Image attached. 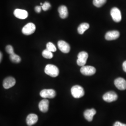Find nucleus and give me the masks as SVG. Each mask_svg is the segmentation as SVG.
Listing matches in <instances>:
<instances>
[{"instance_id":"f257e3e1","label":"nucleus","mask_w":126,"mask_h":126,"mask_svg":"<svg viewBox=\"0 0 126 126\" xmlns=\"http://www.w3.org/2000/svg\"><path fill=\"white\" fill-rule=\"evenodd\" d=\"M45 73L51 77H56L59 75V69L56 65L49 64L46 65L45 69Z\"/></svg>"},{"instance_id":"f03ea898","label":"nucleus","mask_w":126,"mask_h":126,"mask_svg":"<svg viewBox=\"0 0 126 126\" xmlns=\"http://www.w3.org/2000/svg\"><path fill=\"white\" fill-rule=\"evenodd\" d=\"M71 94L74 98L79 99L85 95V91L81 86L75 85L72 87Z\"/></svg>"},{"instance_id":"7ed1b4c3","label":"nucleus","mask_w":126,"mask_h":126,"mask_svg":"<svg viewBox=\"0 0 126 126\" xmlns=\"http://www.w3.org/2000/svg\"><path fill=\"white\" fill-rule=\"evenodd\" d=\"M88 58V54L86 51H81L78 55V59L77 63L79 66H83L86 64L87 59Z\"/></svg>"},{"instance_id":"20e7f679","label":"nucleus","mask_w":126,"mask_h":126,"mask_svg":"<svg viewBox=\"0 0 126 126\" xmlns=\"http://www.w3.org/2000/svg\"><path fill=\"white\" fill-rule=\"evenodd\" d=\"M36 26L34 23H28L23 27L22 33L25 35L29 36L34 33L36 31Z\"/></svg>"},{"instance_id":"39448f33","label":"nucleus","mask_w":126,"mask_h":126,"mask_svg":"<svg viewBox=\"0 0 126 126\" xmlns=\"http://www.w3.org/2000/svg\"><path fill=\"white\" fill-rule=\"evenodd\" d=\"M96 72L95 68L92 66H83L80 69L81 73L85 76H92L94 75Z\"/></svg>"},{"instance_id":"423d86ee","label":"nucleus","mask_w":126,"mask_h":126,"mask_svg":"<svg viewBox=\"0 0 126 126\" xmlns=\"http://www.w3.org/2000/svg\"><path fill=\"white\" fill-rule=\"evenodd\" d=\"M110 14L113 20L116 23L121 22L122 20V14L120 9L116 7L112 9L110 11Z\"/></svg>"},{"instance_id":"0eeeda50","label":"nucleus","mask_w":126,"mask_h":126,"mask_svg":"<svg viewBox=\"0 0 126 126\" xmlns=\"http://www.w3.org/2000/svg\"><path fill=\"white\" fill-rule=\"evenodd\" d=\"M41 97L44 99H52L56 96V93L53 89H43L40 93Z\"/></svg>"},{"instance_id":"6e6552de","label":"nucleus","mask_w":126,"mask_h":126,"mask_svg":"<svg viewBox=\"0 0 126 126\" xmlns=\"http://www.w3.org/2000/svg\"><path fill=\"white\" fill-rule=\"evenodd\" d=\"M102 98L104 101L107 102H112L117 100L118 95L114 92L110 91L104 94Z\"/></svg>"},{"instance_id":"1a4fd4ad","label":"nucleus","mask_w":126,"mask_h":126,"mask_svg":"<svg viewBox=\"0 0 126 126\" xmlns=\"http://www.w3.org/2000/svg\"><path fill=\"white\" fill-rule=\"evenodd\" d=\"M16 79L13 77H9L5 79L3 82V86L6 89H8L15 85Z\"/></svg>"},{"instance_id":"9d476101","label":"nucleus","mask_w":126,"mask_h":126,"mask_svg":"<svg viewBox=\"0 0 126 126\" xmlns=\"http://www.w3.org/2000/svg\"><path fill=\"white\" fill-rule=\"evenodd\" d=\"M58 46L60 50L64 53H68L70 51V46L67 42L64 41H59Z\"/></svg>"},{"instance_id":"9b49d317","label":"nucleus","mask_w":126,"mask_h":126,"mask_svg":"<svg viewBox=\"0 0 126 126\" xmlns=\"http://www.w3.org/2000/svg\"><path fill=\"white\" fill-rule=\"evenodd\" d=\"M114 83L118 89L120 90L126 89V80L123 78H117L114 81Z\"/></svg>"},{"instance_id":"f8f14e48","label":"nucleus","mask_w":126,"mask_h":126,"mask_svg":"<svg viewBox=\"0 0 126 126\" xmlns=\"http://www.w3.org/2000/svg\"><path fill=\"white\" fill-rule=\"evenodd\" d=\"M120 36V32L117 31H112L108 32L105 35V39L107 40H116Z\"/></svg>"},{"instance_id":"ddd939ff","label":"nucleus","mask_w":126,"mask_h":126,"mask_svg":"<svg viewBox=\"0 0 126 126\" xmlns=\"http://www.w3.org/2000/svg\"><path fill=\"white\" fill-rule=\"evenodd\" d=\"M14 16L16 18L25 19L28 16V13L26 10L21 9H16L14 12Z\"/></svg>"},{"instance_id":"4468645a","label":"nucleus","mask_w":126,"mask_h":126,"mask_svg":"<svg viewBox=\"0 0 126 126\" xmlns=\"http://www.w3.org/2000/svg\"><path fill=\"white\" fill-rule=\"evenodd\" d=\"M96 113V111L94 108L91 109H87L84 113V116L86 120L88 122H92L93 120V117Z\"/></svg>"},{"instance_id":"2eb2a0df","label":"nucleus","mask_w":126,"mask_h":126,"mask_svg":"<svg viewBox=\"0 0 126 126\" xmlns=\"http://www.w3.org/2000/svg\"><path fill=\"white\" fill-rule=\"evenodd\" d=\"M38 116L36 114H30L27 116L26 118L27 124L29 126H32L36 123L38 121Z\"/></svg>"},{"instance_id":"dca6fc26","label":"nucleus","mask_w":126,"mask_h":126,"mask_svg":"<svg viewBox=\"0 0 126 126\" xmlns=\"http://www.w3.org/2000/svg\"><path fill=\"white\" fill-rule=\"evenodd\" d=\"M49 106V101L47 99H43L38 104L39 109L42 112L46 113L48 111Z\"/></svg>"},{"instance_id":"f3484780","label":"nucleus","mask_w":126,"mask_h":126,"mask_svg":"<svg viewBox=\"0 0 126 126\" xmlns=\"http://www.w3.org/2000/svg\"><path fill=\"white\" fill-rule=\"evenodd\" d=\"M59 16L62 19H65L68 16V11L67 7L65 6L61 5L58 9Z\"/></svg>"},{"instance_id":"a211bd4d","label":"nucleus","mask_w":126,"mask_h":126,"mask_svg":"<svg viewBox=\"0 0 126 126\" xmlns=\"http://www.w3.org/2000/svg\"><path fill=\"white\" fill-rule=\"evenodd\" d=\"M89 24L87 23H82L79 25V26L78 28V33L82 35L89 28Z\"/></svg>"},{"instance_id":"6ab92c4d","label":"nucleus","mask_w":126,"mask_h":126,"mask_svg":"<svg viewBox=\"0 0 126 126\" xmlns=\"http://www.w3.org/2000/svg\"><path fill=\"white\" fill-rule=\"evenodd\" d=\"M9 59L13 63H19L21 61V59L17 54L14 53L9 55Z\"/></svg>"},{"instance_id":"aec40b11","label":"nucleus","mask_w":126,"mask_h":126,"mask_svg":"<svg viewBox=\"0 0 126 126\" xmlns=\"http://www.w3.org/2000/svg\"><path fill=\"white\" fill-rule=\"evenodd\" d=\"M42 56L44 58L47 59H52L53 57V55L52 54V52L50 51V50H47V49L43 51Z\"/></svg>"},{"instance_id":"412c9836","label":"nucleus","mask_w":126,"mask_h":126,"mask_svg":"<svg viewBox=\"0 0 126 126\" xmlns=\"http://www.w3.org/2000/svg\"><path fill=\"white\" fill-rule=\"evenodd\" d=\"M107 0H94L93 4L95 7L99 8L105 4Z\"/></svg>"},{"instance_id":"4be33fe9","label":"nucleus","mask_w":126,"mask_h":126,"mask_svg":"<svg viewBox=\"0 0 126 126\" xmlns=\"http://www.w3.org/2000/svg\"><path fill=\"white\" fill-rule=\"evenodd\" d=\"M46 49L52 52H56L57 50V48L55 47V46L53 44V43L51 42H49L47 44Z\"/></svg>"},{"instance_id":"5701e85b","label":"nucleus","mask_w":126,"mask_h":126,"mask_svg":"<svg viewBox=\"0 0 126 126\" xmlns=\"http://www.w3.org/2000/svg\"><path fill=\"white\" fill-rule=\"evenodd\" d=\"M41 7H42V9H43L44 11H47L51 7V5L49 2L46 1L43 4V5L41 6Z\"/></svg>"},{"instance_id":"b1692460","label":"nucleus","mask_w":126,"mask_h":126,"mask_svg":"<svg viewBox=\"0 0 126 126\" xmlns=\"http://www.w3.org/2000/svg\"><path fill=\"white\" fill-rule=\"evenodd\" d=\"M6 52L9 54H13L14 53V49L13 48V47L10 45H7L6 47Z\"/></svg>"},{"instance_id":"393cba45","label":"nucleus","mask_w":126,"mask_h":126,"mask_svg":"<svg viewBox=\"0 0 126 126\" xmlns=\"http://www.w3.org/2000/svg\"><path fill=\"white\" fill-rule=\"evenodd\" d=\"M113 126H126V124L122 123L119 122H116L113 124Z\"/></svg>"},{"instance_id":"a878e982","label":"nucleus","mask_w":126,"mask_h":126,"mask_svg":"<svg viewBox=\"0 0 126 126\" xmlns=\"http://www.w3.org/2000/svg\"><path fill=\"white\" fill-rule=\"evenodd\" d=\"M41 9H42V7L39 6H37L35 8V10L37 13H39L41 11Z\"/></svg>"},{"instance_id":"bb28decb","label":"nucleus","mask_w":126,"mask_h":126,"mask_svg":"<svg viewBox=\"0 0 126 126\" xmlns=\"http://www.w3.org/2000/svg\"><path fill=\"white\" fill-rule=\"evenodd\" d=\"M122 67H123V69L124 70V71L125 72H126V61H124L123 63V64H122Z\"/></svg>"},{"instance_id":"cd10ccee","label":"nucleus","mask_w":126,"mask_h":126,"mask_svg":"<svg viewBox=\"0 0 126 126\" xmlns=\"http://www.w3.org/2000/svg\"><path fill=\"white\" fill-rule=\"evenodd\" d=\"M0 61L1 62V60H2V53L0 52Z\"/></svg>"},{"instance_id":"c85d7f7f","label":"nucleus","mask_w":126,"mask_h":126,"mask_svg":"<svg viewBox=\"0 0 126 126\" xmlns=\"http://www.w3.org/2000/svg\"><path fill=\"white\" fill-rule=\"evenodd\" d=\"M40 4H41V5H43V3H41Z\"/></svg>"}]
</instances>
